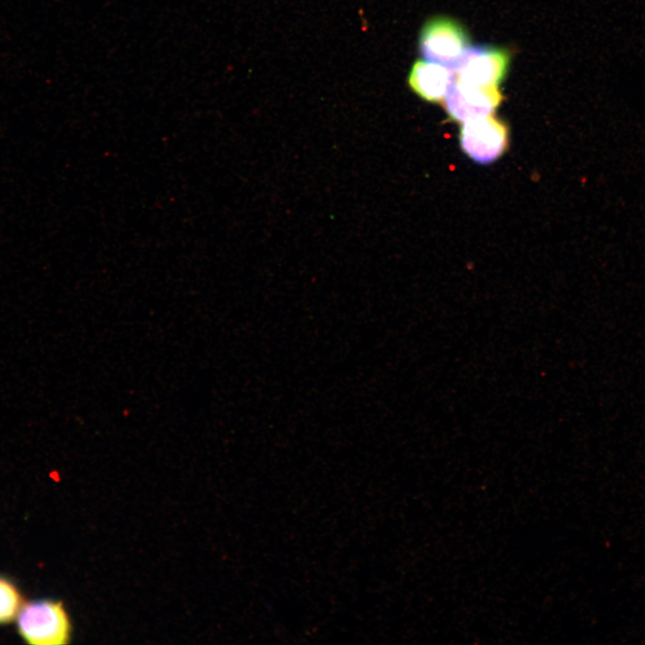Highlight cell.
Instances as JSON below:
<instances>
[{
  "label": "cell",
  "instance_id": "cell-1",
  "mask_svg": "<svg viewBox=\"0 0 645 645\" xmlns=\"http://www.w3.org/2000/svg\"><path fill=\"white\" fill-rule=\"evenodd\" d=\"M22 637L32 645H59L68 642L71 625L60 602L39 600L22 606L17 615Z\"/></svg>",
  "mask_w": 645,
  "mask_h": 645
},
{
  "label": "cell",
  "instance_id": "cell-2",
  "mask_svg": "<svg viewBox=\"0 0 645 645\" xmlns=\"http://www.w3.org/2000/svg\"><path fill=\"white\" fill-rule=\"evenodd\" d=\"M469 47L464 28L446 17H435L423 27L419 37V51L425 60L451 68Z\"/></svg>",
  "mask_w": 645,
  "mask_h": 645
},
{
  "label": "cell",
  "instance_id": "cell-3",
  "mask_svg": "<svg viewBox=\"0 0 645 645\" xmlns=\"http://www.w3.org/2000/svg\"><path fill=\"white\" fill-rule=\"evenodd\" d=\"M462 150L474 161L488 164L500 158L508 147V129L493 116L467 121L460 132Z\"/></svg>",
  "mask_w": 645,
  "mask_h": 645
},
{
  "label": "cell",
  "instance_id": "cell-4",
  "mask_svg": "<svg viewBox=\"0 0 645 645\" xmlns=\"http://www.w3.org/2000/svg\"><path fill=\"white\" fill-rule=\"evenodd\" d=\"M509 53L490 46H469L452 69L457 81L475 86H498L505 77Z\"/></svg>",
  "mask_w": 645,
  "mask_h": 645
},
{
  "label": "cell",
  "instance_id": "cell-5",
  "mask_svg": "<svg viewBox=\"0 0 645 645\" xmlns=\"http://www.w3.org/2000/svg\"><path fill=\"white\" fill-rule=\"evenodd\" d=\"M502 99L498 86H475L455 80L443 99V107L452 120L465 123L492 115Z\"/></svg>",
  "mask_w": 645,
  "mask_h": 645
},
{
  "label": "cell",
  "instance_id": "cell-6",
  "mask_svg": "<svg viewBox=\"0 0 645 645\" xmlns=\"http://www.w3.org/2000/svg\"><path fill=\"white\" fill-rule=\"evenodd\" d=\"M453 74L447 66L425 59L417 60L409 71L408 83L421 99L436 103L446 96L454 82Z\"/></svg>",
  "mask_w": 645,
  "mask_h": 645
},
{
  "label": "cell",
  "instance_id": "cell-7",
  "mask_svg": "<svg viewBox=\"0 0 645 645\" xmlns=\"http://www.w3.org/2000/svg\"><path fill=\"white\" fill-rule=\"evenodd\" d=\"M22 606L18 589L7 580L0 577V624H7L17 617Z\"/></svg>",
  "mask_w": 645,
  "mask_h": 645
}]
</instances>
